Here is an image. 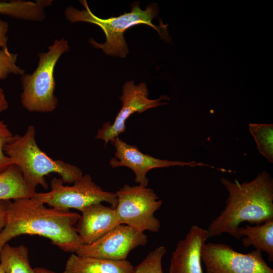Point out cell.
<instances>
[{
    "mask_svg": "<svg viewBox=\"0 0 273 273\" xmlns=\"http://www.w3.org/2000/svg\"><path fill=\"white\" fill-rule=\"evenodd\" d=\"M8 24L0 18V48H7Z\"/></svg>",
    "mask_w": 273,
    "mask_h": 273,
    "instance_id": "603a6c76",
    "label": "cell"
},
{
    "mask_svg": "<svg viewBox=\"0 0 273 273\" xmlns=\"http://www.w3.org/2000/svg\"><path fill=\"white\" fill-rule=\"evenodd\" d=\"M35 136V128L30 125L23 135H13L4 149L31 187L36 189L40 185L47 190L45 176L52 173L59 175L64 184H73L82 177L83 172L77 166L48 156L37 145Z\"/></svg>",
    "mask_w": 273,
    "mask_h": 273,
    "instance_id": "277c9868",
    "label": "cell"
},
{
    "mask_svg": "<svg viewBox=\"0 0 273 273\" xmlns=\"http://www.w3.org/2000/svg\"><path fill=\"white\" fill-rule=\"evenodd\" d=\"M48 49L47 53H39L38 65L33 73L21 77V103L30 112H51L58 105V99L54 94V69L61 56L69 51V46L68 41L61 38L55 39Z\"/></svg>",
    "mask_w": 273,
    "mask_h": 273,
    "instance_id": "5b68a950",
    "label": "cell"
},
{
    "mask_svg": "<svg viewBox=\"0 0 273 273\" xmlns=\"http://www.w3.org/2000/svg\"><path fill=\"white\" fill-rule=\"evenodd\" d=\"M167 250L160 246L151 251L146 258L135 267L133 273H163L162 261Z\"/></svg>",
    "mask_w": 273,
    "mask_h": 273,
    "instance_id": "ffe728a7",
    "label": "cell"
},
{
    "mask_svg": "<svg viewBox=\"0 0 273 273\" xmlns=\"http://www.w3.org/2000/svg\"><path fill=\"white\" fill-rule=\"evenodd\" d=\"M0 14L26 20L41 21L44 17V9L39 1L0 2Z\"/></svg>",
    "mask_w": 273,
    "mask_h": 273,
    "instance_id": "ac0fdd59",
    "label": "cell"
},
{
    "mask_svg": "<svg viewBox=\"0 0 273 273\" xmlns=\"http://www.w3.org/2000/svg\"><path fill=\"white\" fill-rule=\"evenodd\" d=\"M117 204L115 210L121 224L144 232H157L161 227L154 213L163 201L153 190L140 185H125L115 193Z\"/></svg>",
    "mask_w": 273,
    "mask_h": 273,
    "instance_id": "52a82bcc",
    "label": "cell"
},
{
    "mask_svg": "<svg viewBox=\"0 0 273 273\" xmlns=\"http://www.w3.org/2000/svg\"><path fill=\"white\" fill-rule=\"evenodd\" d=\"M144 232L119 224L94 242L83 245L75 253L79 256L113 260H126L130 252L147 243Z\"/></svg>",
    "mask_w": 273,
    "mask_h": 273,
    "instance_id": "30bf717a",
    "label": "cell"
},
{
    "mask_svg": "<svg viewBox=\"0 0 273 273\" xmlns=\"http://www.w3.org/2000/svg\"><path fill=\"white\" fill-rule=\"evenodd\" d=\"M35 273H57L51 270L40 267H37L34 268Z\"/></svg>",
    "mask_w": 273,
    "mask_h": 273,
    "instance_id": "484cf974",
    "label": "cell"
},
{
    "mask_svg": "<svg viewBox=\"0 0 273 273\" xmlns=\"http://www.w3.org/2000/svg\"><path fill=\"white\" fill-rule=\"evenodd\" d=\"M149 90L145 82L135 85L133 80L126 81L119 97L122 106L112 123L107 122L98 130L95 138L104 141L105 146L118 135L125 132L126 120L134 113L138 114L157 107L165 105L163 100H169L167 96H162L155 100L149 99Z\"/></svg>",
    "mask_w": 273,
    "mask_h": 273,
    "instance_id": "9c48e42d",
    "label": "cell"
},
{
    "mask_svg": "<svg viewBox=\"0 0 273 273\" xmlns=\"http://www.w3.org/2000/svg\"><path fill=\"white\" fill-rule=\"evenodd\" d=\"M80 2L84 9L80 11L72 7H68L65 13L66 19L71 23L85 22L100 27L105 34L106 42L99 43L93 38L89 42L95 48L102 49L106 55L125 58L129 50L124 36V32L130 27L139 24H146L152 27L157 31L161 39L171 42L167 29L168 24H164L160 19L159 26L152 23L153 19L158 15L159 9L156 3H151L145 10H142L140 8V3L134 2L131 5L130 12L116 17L102 19L92 13L86 1H80Z\"/></svg>",
    "mask_w": 273,
    "mask_h": 273,
    "instance_id": "3957f363",
    "label": "cell"
},
{
    "mask_svg": "<svg viewBox=\"0 0 273 273\" xmlns=\"http://www.w3.org/2000/svg\"><path fill=\"white\" fill-rule=\"evenodd\" d=\"M46 205L33 196L8 201L6 222L0 232V252L9 241L23 235L43 237L66 252L75 253L83 245L74 226L80 215Z\"/></svg>",
    "mask_w": 273,
    "mask_h": 273,
    "instance_id": "6da1fadb",
    "label": "cell"
},
{
    "mask_svg": "<svg viewBox=\"0 0 273 273\" xmlns=\"http://www.w3.org/2000/svg\"><path fill=\"white\" fill-rule=\"evenodd\" d=\"M0 273H5L3 267L2 266L1 264H0Z\"/></svg>",
    "mask_w": 273,
    "mask_h": 273,
    "instance_id": "4316f807",
    "label": "cell"
},
{
    "mask_svg": "<svg viewBox=\"0 0 273 273\" xmlns=\"http://www.w3.org/2000/svg\"><path fill=\"white\" fill-rule=\"evenodd\" d=\"M81 212L75 228L83 245L94 242L121 224L115 209L101 203L89 205Z\"/></svg>",
    "mask_w": 273,
    "mask_h": 273,
    "instance_id": "4fadbf2b",
    "label": "cell"
},
{
    "mask_svg": "<svg viewBox=\"0 0 273 273\" xmlns=\"http://www.w3.org/2000/svg\"><path fill=\"white\" fill-rule=\"evenodd\" d=\"M111 142L114 146L116 151L115 157L110 160V165L113 168L125 166L130 168L135 174V181L145 187H147L149 183L147 174L154 168L172 166H199L214 168L206 164L193 161L186 162L156 158L142 153L136 146L128 144L119 137Z\"/></svg>",
    "mask_w": 273,
    "mask_h": 273,
    "instance_id": "8fae6325",
    "label": "cell"
},
{
    "mask_svg": "<svg viewBox=\"0 0 273 273\" xmlns=\"http://www.w3.org/2000/svg\"><path fill=\"white\" fill-rule=\"evenodd\" d=\"M13 136V134L5 123L0 120V173L14 164L12 159L5 153L4 149Z\"/></svg>",
    "mask_w": 273,
    "mask_h": 273,
    "instance_id": "7402d4cb",
    "label": "cell"
},
{
    "mask_svg": "<svg viewBox=\"0 0 273 273\" xmlns=\"http://www.w3.org/2000/svg\"><path fill=\"white\" fill-rule=\"evenodd\" d=\"M17 54L11 53L8 48H0V80L5 79L10 74H25V70L16 64Z\"/></svg>",
    "mask_w": 273,
    "mask_h": 273,
    "instance_id": "44dd1931",
    "label": "cell"
},
{
    "mask_svg": "<svg viewBox=\"0 0 273 273\" xmlns=\"http://www.w3.org/2000/svg\"><path fill=\"white\" fill-rule=\"evenodd\" d=\"M8 201H0V232L5 225Z\"/></svg>",
    "mask_w": 273,
    "mask_h": 273,
    "instance_id": "cb8c5ba5",
    "label": "cell"
},
{
    "mask_svg": "<svg viewBox=\"0 0 273 273\" xmlns=\"http://www.w3.org/2000/svg\"><path fill=\"white\" fill-rule=\"evenodd\" d=\"M205 273H273L262 251L244 254L224 243H206L201 252Z\"/></svg>",
    "mask_w": 273,
    "mask_h": 273,
    "instance_id": "ba28073f",
    "label": "cell"
},
{
    "mask_svg": "<svg viewBox=\"0 0 273 273\" xmlns=\"http://www.w3.org/2000/svg\"><path fill=\"white\" fill-rule=\"evenodd\" d=\"M220 181L229 196L224 208L207 229L209 238L226 233L240 239L241 223L259 224L273 218V179L265 170L250 181L240 183L224 177Z\"/></svg>",
    "mask_w": 273,
    "mask_h": 273,
    "instance_id": "7a4b0ae2",
    "label": "cell"
},
{
    "mask_svg": "<svg viewBox=\"0 0 273 273\" xmlns=\"http://www.w3.org/2000/svg\"><path fill=\"white\" fill-rule=\"evenodd\" d=\"M249 131L254 139L259 153L269 162H273V125L249 124Z\"/></svg>",
    "mask_w": 273,
    "mask_h": 273,
    "instance_id": "d6986e66",
    "label": "cell"
},
{
    "mask_svg": "<svg viewBox=\"0 0 273 273\" xmlns=\"http://www.w3.org/2000/svg\"><path fill=\"white\" fill-rule=\"evenodd\" d=\"M238 234L244 247L252 246L263 251L268 260L273 261V218L254 226H240Z\"/></svg>",
    "mask_w": 273,
    "mask_h": 273,
    "instance_id": "2e32d148",
    "label": "cell"
},
{
    "mask_svg": "<svg viewBox=\"0 0 273 273\" xmlns=\"http://www.w3.org/2000/svg\"><path fill=\"white\" fill-rule=\"evenodd\" d=\"M134 267L126 260H113L72 254L63 273H133Z\"/></svg>",
    "mask_w": 273,
    "mask_h": 273,
    "instance_id": "5bb4252c",
    "label": "cell"
},
{
    "mask_svg": "<svg viewBox=\"0 0 273 273\" xmlns=\"http://www.w3.org/2000/svg\"><path fill=\"white\" fill-rule=\"evenodd\" d=\"M208 238L207 230L192 225L172 253L169 273H203L201 252Z\"/></svg>",
    "mask_w": 273,
    "mask_h": 273,
    "instance_id": "7c38bea8",
    "label": "cell"
},
{
    "mask_svg": "<svg viewBox=\"0 0 273 273\" xmlns=\"http://www.w3.org/2000/svg\"><path fill=\"white\" fill-rule=\"evenodd\" d=\"M9 105L3 88L0 87V113L8 108Z\"/></svg>",
    "mask_w": 273,
    "mask_h": 273,
    "instance_id": "d4e9b609",
    "label": "cell"
},
{
    "mask_svg": "<svg viewBox=\"0 0 273 273\" xmlns=\"http://www.w3.org/2000/svg\"><path fill=\"white\" fill-rule=\"evenodd\" d=\"M64 184L61 178L53 177L50 191L35 192L33 197L50 207L62 210L75 209L81 211L89 205L103 202L108 203L114 209L117 206L115 193L104 191L88 174L83 175L72 186Z\"/></svg>",
    "mask_w": 273,
    "mask_h": 273,
    "instance_id": "8992f818",
    "label": "cell"
},
{
    "mask_svg": "<svg viewBox=\"0 0 273 273\" xmlns=\"http://www.w3.org/2000/svg\"><path fill=\"white\" fill-rule=\"evenodd\" d=\"M0 262L5 273H35L29 262L28 249L24 245L5 244L0 252Z\"/></svg>",
    "mask_w": 273,
    "mask_h": 273,
    "instance_id": "e0dca14e",
    "label": "cell"
},
{
    "mask_svg": "<svg viewBox=\"0 0 273 273\" xmlns=\"http://www.w3.org/2000/svg\"><path fill=\"white\" fill-rule=\"evenodd\" d=\"M35 192V189L25 181L16 164L0 173V201L31 198Z\"/></svg>",
    "mask_w": 273,
    "mask_h": 273,
    "instance_id": "9a60e30c",
    "label": "cell"
}]
</instances>
